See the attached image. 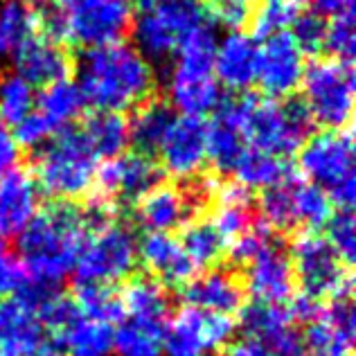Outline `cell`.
<instances>
[{"label":"cell","mask_w":356,"mask_h":356,"mask_svg":"<svg viewBox=\"0 0 356 356\" xmlns=\"http://www.w3.org/2000/svg\"><path fill=\"white\" fill-rule=\"evenodd\" d=\"M77 88L92 111L122 113L134 111L156 95L154 65L124 41L88 48L74 61Z\"/></svg>","instance_id":"1"},{"label":"cell","mask_w":356,"mask_h":356,"mask_svg":"<svg viewBox=\"0 0 356 356\" xmlns=\"http://www.w3.org/2000/svg\"><path fill=\"white\" fill-rule=\"evenodd\" d=\"M88 235L90 223L79 203L52 201L43 205L18 235V259L27 277L59 286L74 270Z\"/></svg>","instance_id":"2"},{"label":"cell","mask_w":356,"mask_h":356,"mask_svg":"<svg viewBox=\"0 0 356 356\" xmlns=\"http://www.w3.org/2000/svg\"><path fill=\"white\" fill-rule=\"evenodd\" d=\"M237 127L250 149L277 158L298 154L312 136L314 120L300 97L268 99L259 92H241L235 99H221L217 106Z\"/></svg>","instance_id":"3"},{"label":"cell","mask_w":356,"mask_h":356,"mask_svg":"<svg viewBox=\"0 0 356 356\" xmlns=\"http://www.w3.org/2000/svg\"><path fill=\"white\" fill-rule=\"evenodd\" d=\"M97 165L99 158L92 152L83 129L68 124L39 147L30 174L36 190H41L48 199L81 203L92 190Z\"/></svg>","instance_id":"4"},{"label":"cell","mask_w":356,"mask_h":356,"mask_svg":"<svg viewBox=\"0 0 356 356\" xmlns=\"http://www.w3.org/2000/svg\"><path fill=\"white\" fill-rule=\"evenodd\" d=\"M217 34L212 23L194 27L176 50L170 79V104L181 115L210 118L221 104V86L214 77Z\"/></svg>","instance_id":"5"},{"label":"cell","mask_w":356,"mask_h":356,"mask_svg":"<svg viewBox=\"0 0 356 356\" xmlns=\"http://www.w3.org/2000/svg\"><path fill=\"white\" fill-rule=\"evenodd\" d=\"M286 252L298 293L314 298L321 305L334 300H352L354 268L339 257L323 232L316 228L296 230Z\"/></svg>","instance_id":"6"},{"label":"cell","mask_w":356,"mask_h":356,"mask_svg":"<svg viewBox=\"0 0 356 356\" xmlns=\"http://www.w3.org/2000/svg\"><path fill=\"white\" fill-rule=\"evenodd\" d=\"M298 174L330 196L334 208L354 210V129H325L298 149Z\"/></svg>","instance_id":"7"},{"label":"cell","mask_w":356,"mask_h":356,"mask_svg":"<svg viewBox=\"0 0 356 356\" xmlns=\"http://www.w3.org/2000/svg\"><path fill=\"white\" fill-rule=\"evenodd\" d=\"M354 61L314 57L305 68L302 102L314 124L323 129L352 127L354 118Z\"/></svg>","instance_id":"8"},{"label":"cell","mask_w":356,"mask_h":356,"mask_svg":"<svg viewBox=\"0 0 356 356\" xmlns=\"http://www.w3.org/2000/svg\"><path fill=\"white\" fill-rule=\"evenodd\" d=\"M57 7L63 43L81 48L124 41L136 16V0H52Z\"/></svg>","instance_id":"9"},{"label":"cell","mask_w":356,"mask_h":356,"mask_svg":"<svg viewBox=\"0 0 356 356\" xmlns=\"http://www.w3.org/2000/svg\"><path fill=\"white\" fill-rule=\"evenodd\" d=\"M210 23L201 0H167L156 7L138 9L134 16V39L138 52L152 63H167L176 57L183 36L194 27Z\"/></svg>","instance_id":"10"},{"label":"cell","mask_w":356,"mask_h":356,"mask_svg":"<svg viewBox=\"0 0 356 356\" xmlns=\"http://www.w3.org/2000/svg\"><path fill=\"white\" fill-rule=\"evenodd\" d=\"M138 266V237L136 230L120 217L106 226L92 230L81 246L72 273L77 282L115 284L134 275Z\"/></svg>","instance_id":"11"},{"label":"cell","mask_w":356,"mask_h":356,"mask_svg":"<svg viewBox=\"0 0 356 356\" xmlns=\"http://www.w3.org/2000/svg\"><path fill=\"white\" fill-rule=\"evenodd\" d=\"M163 178L165 172L154 156L124 152L97 165L88 199L113 205L115 210L129 208L143 199L152 187L163 183Z\"/></svg>","instance_id":"12"},{"label":"cell","mask_w":356,"mask_h":356,"mask_svg":"<svg viewBox=\"0 0 356 356\" xmlns=\"http://www.w3.org/2000/svg\"><path fill=\"white\" fill-rule=\"evenodd\" d=\"M237 334L235 316L203 312L185 305L167 321L163 352L167 356H203L223 350Z\"/></svg>","instance_id":"13"},{"label":"cell","mask_w":356,"mask_h":356,"mask_svg":"<svg viewBox=\"0 0 356 356\" xmlns=\"http://www.w3.org/2000/svg\"><path fill=\"white\" fill-rule=\"evenodd\" d=\"M305 54L289 30L261 39L255 57V83L259 95L268 99H286L300 90L305 77Z\"/></svg>","instance_id":"14"},{"label":"cell","mask_w":356,"mask_h":356,"mask_svg":"<svg viewBox=\"0 0 356 356\" xmlns=\"http://www.w3.org/2000/svg\"><path fill=\"white\" fill-rule=\"evenodd\" d=\"M208 120L176 115L174 124L167 131L161 149L156 156H161L163 172L178 181H194L205 165H208Z\"/></svg>","instance_id":"15"},{"label":"cell","mask_w":356,"mask_h":356,"mask_svg":"<svg viewBox=\"0 0 356 356\" xmlns=\"http://www.w3.org/2000/svg\"><path fill=\"white\" fill-rule=\"evenodd\" d=\"M241 280L250 300L268 305H289V300L296 296V280L289 252L280 243V237L261 248L243 266Z\"/></svg>","instance_id":"16"},{"label":"cell","mask_w":356,"mask_h":356,"mask_svg":"<svg viewBox=\"0 0 356 356\" xmlns=\"http://www.w3.org/2000/svg\"><path fill=\"white\" fill-rule=\"evenodd\" d=\"M50 334L23 298H0V356H39L50 350Z\"/></svg>","instance_id":"17"},{"label":"cell","mask_w":356,"mask_h":356,"mask_svg":"<svg viewBox=\"0 0 356 356\" xmlns=\"http://www.w3.org/2000/svg\"><path fill=\"white\" fill-rule=\"evenodd\" d=\"M302 343L307 356H352L354 350V307L352 300L323 305L312 323L305 325Z\"/></svg>","instance_id":"18"},{"label":"cell","mask_w":356,"mask_h":356,"mask_svg":"<svg viewBox=\"0 0 356 356\" xmlns=\"http://www.w3.org/2000/svg\"><path fill=\"white\" fill-rule=\"evenodd\" d=\"M138 261L145 266L147 275L165 289H183L196 277V268L185 255L181 241L170 232H145L143 239H138Z\"/></svg>","instance_id":"19"},{"label":"cell","mask_w":356,"mask_h":356,"mask_svg":"<svg viewBox=\"0 0 356 356\" xmlns=\"http://www.w3.org/2000/svg\"><path fill=\"white\" fill-rule=\"evenodd\" d=\"M16 65V74L30 83V86L48 88L52 83L70 79L74 72V59L68 45L52 41L41 32L32 36L12 59Z\"/></svg>","instance_id":"20"},{"label":"cell","mask_w":356,"mask_h":356,"mask_svg":"<svg viewBox=\"0 0 356 356\" xmlns=\"http://www.w3.org/2000/svg\"><path fill=\"white\" fill-rule=\"evenodd\" d=\"M181 296L185 305L223 316H237L248 300L241 273L230 268H210L208 273L192 277L181 289Z\"/></svg>","instance_id":"21"},{"label":"cell","mask_w":356,"mask_h":356,"mask_svg":"<svg viewBox=\"0 0 356 356\" xmlns=\"http://www.w3.org/2000/svg\"><path fill=\"white\" fill-rule=\"evenodd\" d=\"M39 203V190L32 174L23 167H14L0 176V239L18 237L32 221Z\"/></svg>","instance_id":"22"},{"label":"cell","mask_w":356,"mask_h":356,"mask_svg":"<svg viewBox=\"0 0 356 356\" xmlns=\"http://www.w3.org/2000/svg\"><path fill=\"white\" fill-rule=\"evenodd\" d=\"M255 57L257 45L250 34L230 32L221 43H217V52H214L212 70L219 86L246 92L255 83Z\"/></svg>","instance_id":"23"},{"label":"cell","mask_w":356,"mask_h":356,"mask_svg":"<svg viewBox=\"0 0 356 356\" xmlns=\"http://www.w3.org/2000/svg\"><path fill=\"white\" fill-rule=\"evenodd\" d=\"M124 314L131 321L167 327L170 321V296L163 284H158L149 275H129L120 286Z\"/></svg>","instance_id":"24"},{"label":"cell","mask_w":356,"mask_h":356,"mask_svg":"<svg viewBox=\"0 0 356 356\" xmlns=\"http://www.w3.org/2000/svg\"><path fill=\"white\" fill-rule=\"evenodd\" d=\"M174 120H176L174 106L167 99L154 95L145 104L134 108V118L129 120V145L138 154L156 158L167 131L174 124Z\"/></svg>","instance_id":"25"},{"label":"cell","mask_w":356,"mask_h":356,"mask_svg":"<svg viewBox=\"0 0 356 356\" xmlns=\"http://www.w3.org/2000/svg\"><path fill=\"white\" fill-rule=\"evenodd\" d=\"M113 325L77 314L54 336L65 356H111L113 354Z\"/></svg>","instance_id":"26"},{"label":"cell","mask_w":356,"mask_h":356,"mask_svg":"<svg viewBox=\"0 0 356 356\" xmlns=\"http://www.w3.org/2000/svg\"><path fill=\"white\" fill-rule=\"evenodd\" d=\"M181 246L185 255L190 257L196 270H210L226 257L228 243L212 226L208 214H199V217L190 219L181 226Z\"/></svg>","instance_id":"27"},{"label":"cell","mask_w":356,"mask_h":356,"mask_svg":"<svg viewBox=\"0 0 356 356\" xmlns=\"http://www.w3.org/2000/svg\"><path fill=\"white\" fill-rule=\"evenodd\" d=\"M39 32V14L32 3L5 0L0 5V61L14 59L16 52Z\"/></svg>","instance_id":"28"},{"label":"cell","mask_w":356,"mask_h":356,"mask_svg":"<svg viewBox=\"0 0 356 356\" xmlns=\"http://www.w3.org/2000/svg\"><path fill=\"white\" fill-rule=\"evenodd\" d=\"M86 134L92 152L99 161L118 158L129 147V120L122 113H106V111H92V113L79 122Z\"/></svg>","instance_id":"29"},{"label":"cell","mask_w":356,"mask_h":356,"mask_svg":"<svg viewBox=\"0 0 356 356\" xmlns=\"http://www.w3.org/2000/svg\"><path fill=\"white\" fill-rule=\"evenodd\" d=\"M235 183L243 185L250 192H264L268 187L286 181L289 176L296 174L291 170V163L286 158H277L257 149H246L239 163L235 167Z\"/></svg>","instance_id":"30"},{"label":"cell","mask_w":356,"mask_h":356,"mask_svg":"<svg viewBox=\"0 0 356 356\" xmlns=\"http://www.w3.org/2000/svg\"><path fill=\"white\" fill-rule=\"evenodd\" d=\"M210 118L212 120L208 122V140H205L208 163L217 174H232L248 145L243 143L237 127L221 111H214Z\"/></svg>","instance_id":"31"},{"label":"cell","mask_w":356,"mask_h":356,"mask_svg":"<svg viewBox=\"0 0 356 356\" xmlns=\"http://www.w3.org/2000/svg\"><path fill=\"white\" fill-rule=\"evenodd\" d=\"M72 302L81 316L95 318V321L120 325L127 318L124 305H122L120 286L99 284V282H77L72 286Z\"/></svg>","instance_id":"32"},{"label":"cell","mask_w":356,"mask_h":356,"mask_svg":"<svg viewBox=\"0 0 356 356\" xmlns=\"http://www.w3.org/2000/svg\"><path fill=\"white\" fill-rule=\"evenodd\" d=\"M83 108H86V104H83L81 92L77 83L70 79H63L43 88L34 104V111H39L57 131L68 124H74V120L83 113Z\"/></svg>","instance_id":"33"},{"label":"cell","mask_w":356,"mask_h":356,"mask_svg":"<svg viewBox=\"0 0 356 356\" xmlns=\"http://www.w3.org/2000/svg\"><path fill=\"white\" fill-rule=\"evenodd\" d=\"M237 330L246 334V339H255L259 343L268 341L270 336L284 330L289 325H296L286 305H268L257 300H246L237 312Z\"/></svg>","instance_id":"34"},{"label":"cell","mask_w":356,"mask_h":356,"mask_svg":"<svg viewBox=\"0 0 356 356\" xmlns=\"http://www.w3.org/2000/svg\"><path fill=\"white\" fill-rule=\"evenodd\" d=\"M165 327L124 318L113 330V354L118 356H163Z\"/></svg>","instance_id":"35"},{"label":"cell","mask_w":356,"mask_h":356,"mask_svg":"<svg viewBox=\"0 0 356 356\" xmlns=\"http://www.w3.org/2000/svg\"><path fill=\"white\" fill-rule=\"evenodd\" d=\"M309 0H259L250 21V39L261 41L275 32H284L296 18L307 12Z\"/></svg>","instance_id":"36"},{"label":"cell","mask_w":356,"mask_h":356,"mask_svg":"<svg viewBox=\"0 0 356 356\" xmlns=\"http://www.w3.org/2000/svg\"><path fill=\"white\" fill-rule=\"evenodd\" d=\"M34 86H30L21 74L9 72L0 77V120L14 129L23 118L34 111Z\"/></svg>","instance_id":"37"},{"label":"cell","mask_w":356,"mask_h":356,"mask_svg":"<svg viewBox=\"0 0 356 356\" xmlns=\"http://www.w3.org/2000/svg\"><path fill=\"white\" fill-rule=\"evenodd\" d=\"M293 196H296V212L300 228H321L327 219L334 214V205L321 187L305 181L302 176L296 174L293 181Z\"/></svg>","instance_id":"38"},{"label":"cell","mask_w":356,"mask_h":356,"mask_svg":"<svg viewBox=\"0 0 356 356\" xmlns=\"http://www.w3.org/2000/svg\"><path fill=\"white\" fill-rule=\"evenodd\" d=\"M212 25L226 27L230 32H241L248 27L259 0H201Z\"/></svg>","instance_id":"39"},{"label":"cell","mask_w":356,"mask_h":356,"mask_svg":"<svg viewBox=\"0 0 356 356\" xmlns=\"http://www.w3.org/2000/svg\"><path fill=\"white\" fill-rule=\"evenodd\" d=\"M323 50L330 52V57L343 59V61H354V50H356L354 12L332 16L330 21H327Z\"/></svg>","instance_id":"40"},{"label":"cell","mask_w":356,"mask_h":356,"mask_svg":"<svg viewBox=\"0 0 356 356\" xmlns=\"http://www.w3.org/2000/svg\"><path fill=\"white\" fill-rule=\"evenodd\" d=\"M327 239L339 252V257L348 266H354L356 259V221L352 210H339L327 219Z\"/></svg>","instance_id":"41"},{"label":"cell","mask_w":356,"mask_h":356,"mask_svg":"<svg viewBox=\"0 0 356 356\" xmlns=\"http://www.w3.org/2000/svg\"><path fill=\"white\" fill-rule=\"evenodd\" d=\"M293 41L302 54H312V57H318V52L323 50L325 45V32H327V18L316 14V12H302L300 14L293 25L289 27Z\"/></svg>","instance_id":"42"},{"label":"cell","mask_w":356,"mask_h":356,"mask_svg":"<svg viewBox=\"0 0 356 356\" xmlns=\"http://www.w3.org/2000/svg\"><path fill=\"white\" fill-rule=\"evenodd\" d=\"M14 138L18 147H25V149H39L43 147L48 140L57 134V129H54L48 120H45L39 111H32L30 115L23 118L18 124L14 127Z\"/></svg>","instance_id":"43"},{"label":"cell","mask_w":356,"mask_h":356,"mask_svg":"<svg viewBox=\"0 0 356 356\" xmlns=\"http://www.w3.org/2000/svg\"><path fill=\"white\" fill-rule=\"evenodd\" d=\"M27 273L5 239H0V298L14 296L25 284Z\"/></svg>","instance_id":"44"},{"label":"cell","mask_w":356,"mask_h":356,"mask_svg":"<svg viewBox=\"0 0 356 356\" xmlns=\"http://www.w3.org/2000/svg\"><path fill=\"white\" fill-rule=\"evenodd\" d=\"M18 158H21V147H18L12 129L0 120V176L14 170Z\"/></svg>","instance_id":"45"},{"label":"cell","mask_w":356,"mask_h":356,"mask_svg":"<svg viewBox=\"0 0 356 356\" xmlns=\"http://www.w3.org/2000/svg\"><path fill=\"white\" fill-rule=\"evenodd\" d=\"M223 356H270V352L266 350L264 343H259L255 339H246L243 336L241 341H232L223 348Z\"/></svg>","instance_id":"46"},{"label":"cell","mask_w":356,"mask_h":356,"mask_svg":"<svg viewBox=\"0 0 356 356\" xmlns=\"http://www.w3.org/2000/svg\"><path fill=\"white\" fill-rule=\"evenodd\" d=\"M314 5V12L325 18L339 16L345 12H354V0H309Z\"/></svg>","instance_id":"47"},{"label":"cell","mask_w":356,"mask_h":356,"mask_svg":"<svg viewBox=\"0 0 356 356\" xmlns=\"http://www.w3.org/2000/svg\"><path fill=\"white\" fill-rule=\"evenodd\" d=\"M161 3H167V0H138V7L140 9H147V7H156Z\"/></svg>","instance_id":"48"},{"label":"cell","mask_w":356,"mask_h":356,"mask_svg":"<svg viewBox=\"0 0 356 356\" xmlns=\"http://www.w3.org/2000/svg\"><path fill=\"white\" fill-rule=\"evenodd\" d=\"M39 356H65V354L63 352H57V350H48V352H43Z\"/></svg>","instance_id":"49"},{"label":"cell","mask_w":356,"mask_h":356,"mask_svg":"<svg viewBox=\"0 0 356 356\" xmlns=\"http://www.w3.org/2000/svg\"><path fill=\"white\" fill-rule=\"evenodd\" d=\"M203 356H217V354H203Z\"/></svg>","instance_id":"50"}]
</instances>
